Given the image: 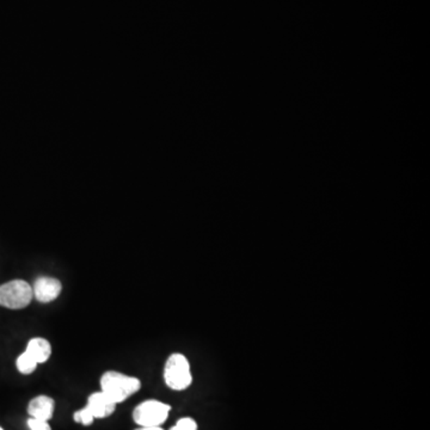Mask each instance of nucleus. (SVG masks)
<instances>
[{
  "label": "nucleus",
  "mask_w": 430,
  "mask_h": 430,
  "mask_svg": "<svg viewBox=\"0 0 430 430\" xmlns=\"http://www.w3.org/2000/svg\"><path fill=\"white\" fill-rule=\"evenodd\" d=\"M101 388L116 404L125 402L126 399L135 395L140 388L141 383L138 378L128 377L120 372H106L101 378Z\"/></svg>",
  "instance_id": "obj_1"
},
{
  "label": "nucleus",
  "mask_w": 430,
  "mask_h": 430,
  "mask_svg": "<svg viewBox=\"0 0 430 430\" xmlns=\"http://www.w3.org/2000/svg\"><path fill=\"white\" fill-rule=\"evenodd\" d=\"M164 380L171 390H186L191 385L193 377L189 361L182 354H172L167 359L164 368Z\"/></svg>",
  "instance_id": "obj_2"
},
{
  "label": "nucleus",
  "mask_w": 430,
  "mask_h": 430,
  "mask_svg": "<svg viewBox=\"0 0 430 430\" xmlns=\"http://www.w3.org/2000/svg\"><path fill=\"white\" fill-rule=\"evenodd\" d=\"M34 298L32 287L23 280L10 281L0 286V306L10 310L27 308Z\"/></svg>",
  "instance_id": "obj_3"
},
{
  "label": "nucleus",
  "mask_w": 430,
  "mask_h": 430,
  "mask_svg": "<svg viewBox=\"0 0 430 430\" xmlns=\"http://www.w3.org/2000/svg\"><path fill=\"white\" fill-rule=\"evenodd\" d=\"M170 410V405L152 399L135 407L133 419L140 426H160L169 417Z\"/></svg>",
  "instance_id": "obj_4"
},
{
  "label": "nucleus",
  "mask_w": 430,
  "mask_h": 430,
  "mask_svg": "<svg viewBox=\"0 0 430 430\" xmlns=\"http://www.w3.org/2000/svg\"><path fill=\"white\" fill-rule=\"evenodd\" d=\"M61 291H63V284L54 277H39L32 287L34 298L42 304H48L56 301Z\"/></svg>",
  "instance_id": "obj_5"
},
{
  "label": "nucleus",
  "mask_w": 430,
  "mask_h": 430,
  "mask_svg": "<svg viewBox=\"0 0 430 430\" xmlns=\"http://www.w3.org/2000/svg\"><path fill=\"white\" fill-rule=\"evenodd\" d=\"M116 405H118L116 403L113 402L107 395H104L101 391V392L92 393L89 397L87 407L90 409L95 419H106L114 414Z\"/></svg>",
  "instance_id": "obj_6"
},
{
  "label": "nucleus",
  "mask_w": 430,
  "mask_h": 430,
  "mask_svg": "<svg viewBox=\"0 0 430 430\" xmlns=\"http://www.w3.org/2000/svg\"><path fill=\"white\" fill-rule=\"evenodd\" d=\"M54 407H56L54 399L48 396H39L29 403L28 414L32 419H42L48 422L53 417Z\"/></svg>",
  "instance_id": "obj_7"
},
{
  "label": "nucleus",
  "mask_w": 430,
  "mask_h": 430,
  "mask_svg": "<svg viewBox=\"0 0 430 430\" xmlns=\"http://www.w3.org/2000/svg\"><path fill=\"white\" fill-rule=\"evenodd\" d=\"M25 353L35 361L37 365L47 361L51 355V346L47 340L35 337L29 341Z\"/></svg>",
  "instance_id": "obj_8"
},
{
  "label": "nucleus",
  "mask_w": 430,
  "mask_h": 430,
  "mask_svg": "<svg viewBox=\"0 0 430 430\" xmlns=\"http://www.w3.org/2000/svg\"><path fill=\"white\" fill-rule=\"evenodd\" d=\"M17 369L20 371L22 374H32V372L35 371L37 367V363L30 358V356L24 351L22 353L18 359L16 361Z\"/></svg>",
  "instance_id": "obj_9"
},
{
  "label": "nucleus",
  "mask_w": 430,
  "mask_h": 430,
  "mask_svg": "<svg viewBox=\"0 0 430 430\" xmlns=\"http://www.w3.org/2000/svg\"><path fill=\"white\" fill-rule=\"evenodd\" d=\"M73 419H75L77 423H82L84 426H91L95 417H94V415L91 412L90 409L85 407L82 410L75 411Z\"/></svg>",
  "instance_id": "obj_10"
},
{
  "label": "nucleus",
  "mask_w": 430,
  "mask_h": 430,
  "mask_svg": "<svg viewBox=\"0 0 430 430\" xmlns=\"http://www.w3.org/2000/svg\"><path fill=\"white\" fill-rule=\"evenodd\" d=\"M170 430H198V423L190 417H184L179 419Z\"/></svg>",
  "instance_id": "obj_11"
},
{
  "label": "nucleus",
  "mask_w": 430,
  "mask_h": 430,
  "mask_svg": "<svg viewBox=\"0 0 430 430\" xmlns=\"http://www.w3.org/2000/svg\"><path fill=\"white\" fill-rule=\"evenodd\" d=\"M28 426L30 428V430H51V426L48 424L47 421L32 419V417L28 419Z\"/></svg>",
  "instance_id": "obj_12"
},
{
  "label": "nucleus",
  "mask_w": 430,
  "mask_h": 430,
  "mask_svg": "<svg viewBox=\"0 0 430 430\" xmlns=\"http://www.w3.org/2000/svg\"><path fill=\"white\" fill-rule=\"evenodd\" d=\"M137 430H164L160 426H141Z\"/></svg>",
  "instance_id": "obj_13"
},
{
  "label": "nucleus",
  "mask_w": 430,
  "mask_h": 430,
  "mask_svg": "<svg viewBox=\"0 0 430 430\" xmlns=\"http://www.w3.org/2000/svg\"><path fill=\"white\" fill-rule=\"evenodd\" d=\"M0 430H4V429H3V428H1V426H0Z\"/></svg>",
  "instance_id": "obj_14"
}]
</instances>
